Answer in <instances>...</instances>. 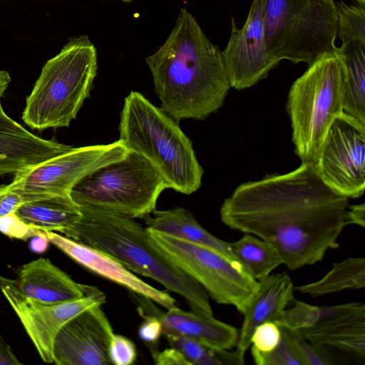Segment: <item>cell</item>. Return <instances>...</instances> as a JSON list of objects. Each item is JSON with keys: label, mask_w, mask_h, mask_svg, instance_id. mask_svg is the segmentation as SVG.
Returning <instances> with one entry per match:
<instances>
[{"label": "cell", "mask_w": 365, "mask_h": 365, "mask_svg": "<svg viewBox=\"0 0 365 365\" xmlns=\"http://www.w3.org/2000/svg\"><path fill=\"white\" fill-rule=\"evenodd\" d=\"M349 206V198L329 187L312 162H302L291 172L240 185L220 213L225 225L264 240L295 270L339 247Z\"/></svg>", "instance_id": "6da1fadb"}, {"label": "cell", "mask_w": 365, "mask_h": 365, "mask_svg": "<svg viewBox=\"0 0 365 365\" xmlns=\"http://www.w3.org/2000/svg\"><path fill=\"white\" fill-rule=\"evenodd\" d=\"M161 108L177 122L204 120L225 101L230 85L222 51L181 8L165 41L145 58Z\"/></svg>", "instance_id": "7a4b0ae2"}, {"label": "cell", "mask_w": 365, "mask_h": 365, "mask_svg": "<svg viewBox=\"0 0 365 365\" xmlns=\"http://www.w3.org/2000/svg\"><path fill=\"white\" fill-rule=\"evenodd\" d=\"M79 207L80 218L62 234L110 255L131 272L159 282L183 297L192 312L213 316L205 290L161 249L147 227L115 212Z\"/></svg>", "instance_id": "3957f363"}, {"label": "cell", "mask_w": 365, "mask_h": 365, "mask_svg": "<svg viewBox=\"0 0 365 365\" xmlns=\"http://www.w3.org/2000/svg\"><path fill=\"white\" fill-rule=\"evenodd\" d=\"M118 128L119 139L153 166L168 188L185 195L200 188L203 169L192 143L161 108L132 91L125 98Z\"/></svg>", "instance_id": "277c9868"}, {"label": "cell", "mask_w": 365, "mask_h": 365, "mask_svg": "<svg viewBox=\"0 0 365 365\" xmlns=\"http://www.w3.org/2000/svg\"><path fill=\"white\" fill-rule=\"evenodd\" d=\"M97 68L96 48L88 36L70 38L43 66L22 120L37 130L69 126L90 95Z\"/></svg>", "instance_id": "5b68a950"}, {"label": "cell", "mask_w": 365, "mask_h": 365, "mask_svg": "<svg viewBox=\"0 0 365 365\" xmlns=\"http://www.w3.org/2000/svg\"><path fill=\"white\" fill-rule=\"evenodd\" d=\"M267 51L282 60L311 65L337 46V13L334 0H263Z\"/></svg>", "instance_id": "8992f818"}, {"label": "cell", "mask_w": 365, "mask_h": 365, "mask_svg": "<svg viewBox=\"0 0 365 365\" xmlns=\"http://www.w3.org/2000/svg\"><path fill=\"white\" fill-rule=\"evenodd\" d=\"M344 74L336 53L309 66L292 85L287 110L294 151L302 162H314L334 120L344 112Z\"/></svg>", "instance_id": "52a82bcc"}, {"label": "cell", "mask_w": 365, "mask_h": 365, "mask_svg": "<svg viewBox=\"0 0 365 365\" xmlns=\"http://www.w3.org/2000/svg\"><path fill=\"white\" fill-rule=\"evenodd\" d=\"M166 188L153 166L140 153L130 150L123 158L83 178L69 195L78 207L101 209L135 219L151 214Z\"/></svg>", "instance_id": "ba28073f"}, {"label": "cell", "mask_w": 365, "mask_h": 365, "mask_svg": "<svg viewBox=\"0 0 365 365\" xmlns=\"http://www.w3.org/2000/svg\"><path fill=\"white\" fill-rule=\"evenodd\" d=\"M147 229L161 249L213 300L245 312L259 282L238 262L212 248Z\"/></svg>", "instance_id": "9c48e42d"}, {"label": "cell", "mask_w": 365, "mask_h": 365, "mask_svg": "<svg viewBox=\"0 0 365 365\" xmlns=\"http://www.w3.org/2000/svg\"><path fill=\"white\" fill-rule=\"evenodd\" d=\"M313 164L335 192L360 197L365 188V125L343 112L331 125Z\"/></svg>", "instance_id": "30bf717a"}, {"label": "cell", "mask_w": 365, "mask_h": 365, "mask_svg": "<svg viewBox=\"0 0 365 365\" xmlns=\"http://www.w3.org/2000/svg\"><path fill=\"white\" fill-rule=\"evenodd\" d=\"M130 150L121 140L71 150L16 174L12 187L38 195H69L73 187L96 169L123 158Z\"/></svg>", "instance_id": "8fae6325"}, {"label": "cell", "mask_w": 365, "mask_h": 365, "mask_svg": "<svg viewBox=\"0 0 365 365\" xmlns=\"http://www.w3.org/2000/svg\"><path fill=\"white\" fill-rule=\"evenodd\" d=\"M0 288L46 363H53V341L59 329L85 309L106 303L103 292L96 287L85 284L83 297L55 304H45L27 298L5 283L0 282Z\"/></svg>", "instance_id": "7c38bea8"}, {"label": "cell", "mask_w": 365, "mask_h": 365, "mask_svg": "<svg viewBox=\"0 0 365 365\" xmlns=\"http://www.w3.org/2000/svg\"><path fill=\"white\" fill-rule=\"evenodd\" d=\"M222 56L230 87L237 90L254 86L278 65L266 46L263 0L252 1L241 29L231 18V34Z\"/></svg>", "instance_id": "4fadbf2b"}, {"label": "cell", "mask_w": 365, "mask_h": 365, "mask_svg": "<svg viewBox=\"0 0 365 365\" xmlns=\"http://www.w3.org/2000/svg\"><path fill=\"white\" fill-rule=\"evenodd\" d=\"M97 304L68 321L56 334L53 363L58 365H108L112 326Z\"/></svg>", "instance_id": "5bb4252c"}, {"label": "cell", "mask_w": 365, "mask_h": 365, "mask_svg": "<svg viewBox=\"0 0 365 365\" xmlns=\"http://www.w3.org/2000/svg\"><path fill=\"white\" fill-rule=\"evenodd\" d=\"M298 330L327 365L342 359H365V305L346 303L339 312Z\"/></svg>", "instance_id": "9a60e30c"}, {"label": "cell", "mask_w": 365, "mask_h": 365, "mask_svg": "<svg viewBox=\"0 0 365 365\" xmlns=\"http://www.w3.org/2000/svg\"><path fill=\"white\" fill-rule=\"evenodd\" d=\"M140 316L153 315L161 322L163 334L192 339L217 350H228L237 346L239 331L228 324L176 306L162 311L151 299L130 292Z\"/></svg>", "instance_id": "2e32d148"}, {"label": "cell", "mask_w": 365, "mask_h": 365, "mask_svg": "<svg viewBox=\"0 0 365 365\" xmlns=\"http://www.w3.org/2000/svg\"><path fill=\"white\" fill-rule=\"evenodd\" d=\"M46 234L51 243L88 270L167 309L176 306L175 299L169 294L145 283L110 255L55 232H46Z\"/></svg>", "instance_id": "e0dca14e"}, {"label": "cell", "mask_w": 365, "mask_h": 365, "mask_svg": "<svg viewBox=\"0 0 365 365\" xmlns=\"http://www.w3.org/2000/svg\"><path fill=\"white\" fill-rule=\"evenodd\" d=\"M0 282L21 295L45 304L76 300L85 295L84 284L76 282L48 259L41 257L23 264L14 279L0 275Z\"/></svg>", "instance_id": "ac0fdd59"}, {"label": "cell", "mask_w": 365, "mask_h": 365, "mask_svg": "<svg viewBox=\"0 0 365 365\" xmlns=\"http://www.w3.org/2000/svg\"><path fill=\"white\" fill-rule=\"evenodd\" d=\"M72 148L26 130L4 111L0 101V175H16Z\"/></svg>", "instance_id": "d6986e66"}, {"label": "cell", "mask_w": 365, "mask_h": 365, "mask_svg": "<svg viewBox=\"0 0 365 365\" xmlns=\"http://www.w3.org/2000/svg\"><path fill=\"white\" fill-rule=\"evenodd\" d=\"M294 287L286 272L271 274L259 282L242 314L244 320L235 350L241 358L245 359V354L251 345L252 334L258 325L267 322L283 324L285 308L294 299Z\"/></svg>", "instance_id": "ffe728a7"}, {"label": "cell", "mask_w": 365, "mask_h": 365, "mask_svg": "<svg viewBox=\"0 0 365 365\" xmlns=\"http://www.w3.org/2000/svg\"><path fill=\"white\" fill-rule=\"evenodd\" d=\"M143 218L148 228L212 248L235 260L230 242L212 235L200 225L188 210L182 207L168 210H155Z\"/></svg>", "instance_id": "44dd1931"}, {"label": "cell", "mask_w": 365, "mask_h": 365, "mask_svg": "<svg viewBox=\"0 0 365 365\" xmlns=\"http://www.w3.org/2000/svg\"><path fill=\"white\" fill-rule=\"evenodd\" d=\"M14 213L33 228L60 233L72 226L81 215L70 195H49L27 202Z\"/></svg>", "instance_id": "7402d4cb"}, {"label": "cell", "mask_w": 365, "mask_h": 365, "mask_svg": "<svg viewBox=\"0 0 365 365\" xmlns=\"http://www.w3.org/2000/svg\"><path fill=\"white\" fill-rule=\"evenodd\" d=\"M336 53L344 74V112L365 125V45L345 41Z\"/></svg>", "instance_id": "603a6c76"}, {"label": "cell", "mask_w": 365, "mask_h": 365, "mask_svg": "<svg viewBox=\"0 0 365 365\" xmlns=\"http://www.w3.org/2000/svg\"><path fill=\"white\" fill-rule=\"evenodd\" d=\"M365 286V259L349 257L333 264L320 279L294 287L298 292L312 298L344 291L360 289Z\"/></svg>", "instance_id": "cb8c5ba5"}, {"label": "cell", "mask_w": 365, "mask_h": 365, "mask_svg": "<svg viewBox=\"0 0 365 365\" xmlns=\"http://www.w3.org/2000/svg\"><path fill=\"white\" fill-rule=\"evenodd\" d=\"M230 242L235 260L245 272L257 282L267 278L282 264L278 252L264 240L249 233Z\"/></svg>", "instance_id": "d4e9b609"}, {"label": "cell", "mask_w": 365, "mask_h": 365, "mask_svg": "<svg viewBox=\"0 0 365 365\" xmlns=\"http://www.w3.org/2000/svg\"><path fill=\"white\" fill-rule=\"evenodd\" d=\"M171 347L177 349L190 365L235 364V352L217 350L196 340L175 335H165Z\"/></svg>", "instance_id": "484cf974"}, {"label": "cell", "mask_w": 365, "mask_h": 365, "mask_svg": "<svg viewBox=\"0 0 365 365\" xmlns=\"http://www.w3.org/2000/svg\"><path fill=\"white\" fill-rule=\"evenodd\" d=\"M337 36L342 43L352 41L365 45V6L336 3Z\"/></svg>", "instance_id": "4316f807"}, {"label": "cell", "mask_w": 365, "mask_h": 365, "mask_svg": "<svg viewBox=\"0 0 365 365\" xmlns=\"http://www.w3.org/2000/svg\"><path fill=\"white\" fill-rule=\"evenodd\" d=\"M345 304L315 307L297 301L293 307L285 309L282 325L292 329L308 327L321 319L341 311Z\"/></svg>", "instance_id": "83f0119b"}, {"label": "cell", "mask_w": 365, "mask_h": 365, "mask_svg": "<svg viewBox=\"0 0 365 365\" xmlns=\"http://www.w3.org/2000/svg\"><path fill=\"white\" fill-rule=\"evenodd\" d=\"M281 338L278 344L269 352L252 350V356L257 365H302L292 340L289 328L279 325Z\"/></svg>", "instance_id": "f1b7e54d"}, {"label": "cell", "mask_w": 365, "mask_h": 365, "mask_svg": "<svg viewBox=\"0 0 365 365\" xmlns=\"http://www.w3.org/2000/svg\"><path fill=\"white\" fill-rule=\"evenodd\" d=\"M137 357L135 344L128 338L113 334L108 349L110 364L115 365L133 364Z\"/></svg>", "instance_id": "f546056e"}, {"label": "cell", "mask_w": 365, "mask_h": 365, "mask_svg": "<svg viewBox=\"0 0 365 365\" xmlns=\"http://www.w3.org/2000/svg\"><path fill=\"white\" fill-rule=\"evenodd\" d=\"M281 330L278 324L267 322L258 325L251 337L252 349L260 352L272 351L280 341Z\"/></svg>", "instance_id": "4dcf8cb0"}, {"label": "cell", "mask_w": 365, "mask_h": 365, "mask_svg": "<svg viewBox=\"0 0 365 365\" xmlns=\"http://www.w3.org/2000/svg\"><path fill=\"white\" fill-rule=\"evenodd\" d=\"M44 197L26 192L9 185L0 186V217L13 213L25 202Z\"/></svg>", "instance_id": "1f68e13d"}, {"label": "cell", "mask_w": 365, "mask_h": 365, "mask_svg": "<svg viewBox=\"0 0 365 365\" xmlns=\"http://www.w3.org/2000/svg\"><path fill=\"white\" fill-rule=\"evenodd\" d=\"M42 232L26 225L14 212L0 217V232L11 238L26 240Z\"/></svg>", "instance_id": "d6a6232c"}, {"label": "cell", "mask_w": 365, "mask_h": 365, "mask_svg": "<svg viewBox=\"0 0 365 365\" xmlns=\"http://www.w3.org/2000/svg\"><path fill=\"white\" fill-rule=\"evenodd\" d=\"M289 330L302 365H327L317 351L298 330L290 328H289Z\"/></svg>", "instance_id": "836d02e7"}, {"label": "cell", "mask_w": 365, "mask_h": 365, "mask_svg": "<svg viewBox=\"0 0 365 365\" xmlns=\"http://www.w3.org/2000/svg\"><path fill=\"white\" fill-rule=\"evenodd\" d=\"M144 320L138 329L139 337L151 348V354L158 351L154 348L163 334V327L160 321L155 316H141Z\"/></svg>", "instance_id": "e575fe53"}, {"label": "cell", "mask_w": 365, "mask_h": 365, "mask_svg": "<svg viewBox=\"0 0 365 365\" xmlns=\"http://www.w3.org/2000/svg\"><path fill=\"white\" fill-rule=\"evenodd\" d=\"M152 356L158 365H190L180 351L171 346L162 351H155Z\"/></svg>", "instance_id": "d590c367"}, {"label": "cell", "mask_w": 365, "mask_h": 365, "mask_svg": "<svg viewBox=\"0 0 365 365\" xmlns=\"http://www.w3.org/2000/svg\"><path fill=\"white\" fill-rule=\"evenodd\" d=\"M349 225L354 224L361 227L365 226V206L364 204L349 205L347 211Z\"/></svg>", "instance_id": "8d00e7d4"}, {"label": "cell", "mask_w": 365, "mask_h": 365, "mask_svg": "<svg viewBox=\"0 0 365 365\" xmlns=\"http://www.w3.org/2000/svg\"><path fill=\"white\" fill-rule=\"evenodd\" d=\"M21 364L0 334V365Z\"/></svg>", "instance_id": "74e56055"}, {"label": "cell", "mask_w": 365, "mask_h": 365, "mask_svg": "<svg viewBox=\"0 0 365 365\" xmlns=\"http://www.w3.org/2000/svg\"><path fill=\"white\" fill-rule=\"evenodd\" d=\"M49 242L46 232L43 231L31 237L29 243L30 249L34 252L42 253L46 250Z\"/></svg>", "instance_id": "f35d334b"}, {"label": "cell", "mask_w": 365, "mask_h": 365, "mask_svg": "<svg viewBox=\"0 0 365 365\" xmlns=\"http://www.w3.org/2000/svg\"><path fill=\"white\" fill-rule=\"evenodd\" d=\"M9 73L4 70H0V99L11 82Z\"/></svg>", "instance_id": "ab89813d"}, {"label": "cell", "mask_w": 365, "mask_h": 365, "mask_svg": "<svg viewBox=\"0 0 365 365\" xmlns=\"http://www.w3.org/2000/svg\"><path fill=\"white\" fill-rule=\"evenodd\" d=\"M356 2L359 4L365 6V0H356Z\"/></svg>", "instance_id": "60d3db41"}, {"label": "cell", "mask_w": 365, "mask_h": 365, "mask_svg": "<svg viewBox=\"0 0 365 365\" xmlns=\"http://www.w3.org/2000/svg\"><path fill=\"white\" fill-rule=\"evenodd\" d=\"M120 1H123V2H125V3H130V2H132L133 0H120Z\"/></svg>", "instance_id": "b9f144b4"}]
</instances>
